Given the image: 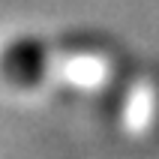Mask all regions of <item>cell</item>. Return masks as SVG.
Here are the masks:
<instances>
[{
	"label": "cell",
	"instance_id": "obj_1",
	"mask_svg": "<svg viewBox=\"0 0 159 159\" xmlns=\"http://www.w3.org/2000/svg\"><path fill=\"white\" fill-rule=\"evenodd\" d=\"M48 66H51L48 45L33 33L12 36L0 48V78L18 90L39 87L48 75Z\"/></svg>",
	"mask_w": 159,
	"mask_h": 159
}]
</instances>
